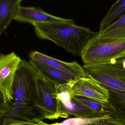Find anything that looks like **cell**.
Masks as SVG:
<instances>
[{"mask_svg": "<svg viewBox=\"0 0 125 125\" xmlns=\"http://www.w3.org/2000/svg\"><path fill=\"white\" fill-rule=\"evenodd\" d=\"M73 98L88 107L95 112L105 116H108L113 109L108 102H103L92 98L72 94Z\"/></svg>", "mask_w": 125, "mask_h": 125, "instance_id": "obj_16", "label": "cell"}, {"mask_svg": "<svg viewBox=\"0 0 125 125\" xmlns=\"http://www.w3.org/2000/svg\"><path fill=\"white\" fill-rule=\"evenodd\" d=\"M125 14V0H119L112 5L101 21L98 32H101Z\"/></svg>", "mask_w": 125, "mask_h": 125, "instance_id": "obj_15", "label": "cell"}, {"mask_svg": "<svg viewBox=\"0 0 125 125\" xmlns=\"http://www.w3.org/2000/svg\"><path fill=\"white\" fill-rule=\"evenodd\" d=\"M54 125V124H52V125Z\"/></svg>", "mask_w": 125, "mask_h": 125, "instance_id": "obj_20", "label": "cell"}, {"mask_svg": "<svg viewBox=\"0 0 125 125\" xmlns=\"http://www.w3.org/2000/svg\"><path fill=\"white\" fill-rule=\"evenodd\" d=\"M0 36H1V34H0ZM1 54H0V55Z\"/></svg>", "mask_w": 125, "mask_h": 125, "instance_id": "obj_21", "label": "cell"}, {"mask_svg": "<svg viewBox=\"0 0 125 125\" xmlns=\"http://www.w3.org/2000/svg\"><path fill=\"white\" fill-rule=\"evenodd\" d=\"M102 40L114 41L125 39V14L101 32H98Z\"/></svg>", "mask_w": 125, "mask_h": 125, "instance_id": "obj_14", "label": "cell"}, {"mask_svg": "<svg viewBox=\"0 0 125 125\" xmlns=\"http://www.w3.org/2000/svg\"><path fill=\"white\" fill-rule=\"evenodd\" d=\"M82 68L87 78L95 80L106 89L125 92V58L84 64Z\"/></svg>", "mask_w": 125, "mask_h": 125, "instance_id": "obj_3", "label": "cell"}, {"mask_svg": "<svg viewBox=\"0 0 125 125\" xmlns=\"http://www.w3.org/2000/svg\"><path fill=\"white\" fill-rule=\"evenodd\" d=\"M57 87L58 90V99L60 103L62 118H67L70 115L75 117L82 118L108 117L95 112L73 98L69 84L59 85Z\"/></svg>", "mask_w": 125, "mask_h": 125, "instance_id": "obj_6", "label": "cell"}, {"mask_svg": "<svg viewBox=\"0 0 125 125\" xmlns=\"http://www.w3.org/2000/svg\"><path fill=\"white\" fill-rule=\"evenodd\" d=\"M29 62L42 76L57 85L69 83L78 78L36 61L29 59Z\"/></svg>", "mask_w": 125, "mask_h": 125, "instance_id": "obj_11", "label": "cell"}, {"mask_svg": "<svg viewBox=\"0 0 125 125\" xmlns=\"http://www.w3.org/2000/svg\"><path fill=\"white\" fill-rule=\"evenodd\" d=\"M14 20L33 25L38 23H67L74 22V20L65 19L48 14L41 8L21 6Z\"/></svg>", "mask_w": 125, "mask_h": 125, "instance_id": "obj_9", "label": "cell"}, {"mask_svg": "<svg viewBox=\"0 0 125 125\" xmlns=\"http://www.w3.org/2000/svg\"><path fill=\"white\" fill-rule=\"evenodd\" d=\"M97 34L90 40L82 51L81 57L84 64L125 58V39L102 40L98 38Z\"/></svg>", "mask_w": 125, "mask_h": 125, "instance_id": "obj_4", "label": "cell"}, {"mask_svg": "<svg viewBox=\"0 0 125 125\" xmlns=\"http://www.w3.org/2000/svg\"><path fill=\"white\" fill-rule=\"evenodd\" d=\"M29 57L30 59L43 63L78 78H87L82 67L76 61H62L37 51L31 52Z\"/></svg>", "mask_w": 125, "mask_h": 125, "instance_id": "obj_10", "label": "cell"}, {"mask_svg": "<svg viewBox=\"0 0 125 125\" xmlns=\"http://www.w3.org/2000/svg\"><path fill=\"white\" fill-rule=\"evenodd\" d=\"M73 95L92 98L103 102H108L109 92L104 86L90 78L79 79L70 83Z\"/></svg>", "mask_w": 125, "mask_h": 125, "instance_id": "obj_8", "label": "cell"}, {"mask_svg": "<svg viewBox=\"0 0 125 125\" xmlns=\"http://www.w3.org/2000/svg\"><path fill=\"white\" fill-rule=\"evenodd\" d=\"M106 89L109 92L108 103L113 109L108 117L125 123V92Z\"/></svg>", "mask_w": 125, "mask_h": 125, "instance_id": "obj_13", "label": "cell"}, {"mask_svg": "<svg viewBox=\"0 0 125 125\" xmlns=\"http://www.w3.org/2000/svg\"><path fill=\"white\" fill-rule=\"evenodd\" d=\"M22 59L14 52L0 55V92L6 102L13 100L12 84L18 65Z\"/></svg>", "mask_w": 125, "mask_h": 125, "instance_id": "obj_7", "label": "cell"}, {"mask_svg": "<svg viewBox=\"0 0 125 125\" xmlns=\"http://www.w3.org/2000/svg\"><path fill=\"white\" fill-rule=\"evenodd\" d=\"M37 36L53 42L73 56H81L82 51L98 32L76 25L75 22L38 23L33 24Z\"/></svg>", "mask_w": 125, "mask_h": 125, "instance_id": "obj_2", "label": "cell"}, {"mask_svg": "<svg viewBox=\"0 0 125 125\" xmlns=\"http://www.w3.org/2000/svg\"><path fill=\"white\" fill-rule=\"evenodd\" d=\"M88 125H125V123L108 118L102 120Z\"/></svg>", "mask_w": 125, "mask_h": 125, "instance_id": "obj_18", "label": "cell"}, {"mask_svg": "<svg viewBox=\"0 0 125 125\" xmlns=\"http://www.w3.org/2000/svg\"><path fill=\"white\" fill-rule=\"evenodd\" d=\"M22 0H0V34H3L17 15Z\"/></svg>", "mask_w": 125, "mask_h": 125, "instance_id": "obj_12", "label": "cell"}, {"mask_svg": "<svg viewBox=\"0 0 125 125\" xmlns=\"http://www.w3.org/2000/svg\"><path fill=\"white\" fill-rule=\"evenodd\" d=\"M36 79V73L31 68H18L12 84L11 109L0 114V125L17 123L47 125L42 121L44 117L37 105Z\"/></svg>", "mask_w": 125, "mask_h": 125, "instance_id": "obj_1", "label": "cell"}, {"mask_svg": "<svg viewBox=\"0 0 125 125\" xmlns=\"http://www.w3.org/2000/svg\"><path fill=\"white\" fill-rule=\"evenodd\" d=\"M36 84L37 105L42 112L45 119L54 120L62 118L60 103L58 99L57 84L37 72Z\"/></svg>", "mask_w": 125, "mask_h": 125, "instance_id": "obj_5", "label": "cell"}, {"mask_svg": "<svg viewBox=\"0 0 125 125\" xmlns=\"http://www.w3.org/2000/svg\"><path fill=\"white\" fill-rule=\"evenodd\" d=\"M108 117L100 118H82L74 117L70 118L64 120L61 123H54L56 125H88L92 123L105 119H108Z\"/></svg>", "mask_w": 125, "mask_h": 125, "instance_id": "obj_17", "label": "cell"}, {"mask_svg": "<svg viewBox=\"0 0 125 125\" xmlns=\"http://www.w3.org/2000/svg\"><path fill=\"white\" fill-rule=\"evenodd\" d=\"M10 109V102H6L3 94L0 92V114L9 111Z\"/></svg>", "mask_w": 125, "mask_h": 125, "instance_id": "obj_19", "label": "cell"}]
</instances>
